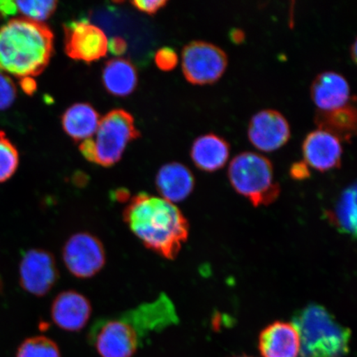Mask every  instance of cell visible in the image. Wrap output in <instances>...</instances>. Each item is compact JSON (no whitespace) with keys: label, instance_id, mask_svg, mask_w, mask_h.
Here are the masks:
<instances>
[{"label":"cell","instance_id":"cell-15","mask_svg":"<svg viewBox=\"0 0 357 357\" xmlns=\"http://www.w3.org/2000/svg\"><path fill=\"white\" fill-rule=\"evenodd\" d=\"M350 93L347 79L334 71L317 75L310 88L312 100L319 111H331L349 104Z\"/></svg>","mask_w":357,"mask_h":357},{"label":"cell","instance_id":"cell-9","mask_svg":"<svg viewBox=\"0 0 357 357\" xmlns=\"http://www.w3.org/2000/svg\"><path fill=\"white\" fill-rule=\"evenodd\" d=\"M20 284L25 291L38 297L46 296L59 280L54 256L43 249H31L22 257Z\"/></svg>","mask_w":357,"mask_h":357},{"label":"cell","instance_id":"cell-32","mask_svg":"<svg viewBox=\"0 0 357 357\" xmlns=\"http://www.w3.org/2000/svg\"><path fill=\"white\" fill-rule=\"evenodd\" d=\"M351 56L352 58V61H356V42H354V44H352V46L351 47Z\"/></svg>","mask_w":357,"mask_h":357},{"label":"cell","instance_id":"cell-12","mask_svg":"<svg viewBox=\"0 0 357 357\" xmlns=\"http://www.w3.org/2000/svg\"><path fill=\"white\" fill-rule=\"evenodd\" d=\"M51 318L58 328L67 332H79L92 314L89 298L75 290L58 294L51 306Z\"/></svg>","mask_w":357,"mask_h":357},{"label":"cell","instance_id":"cell-13","mask_svg":"<svg viewBox=\"0 0 357 357\" xmlns=\"http://www.w3.org/2000/svg\"><path fill=\"white\" fill-rule=\"evenodd\" d=\"M303 159L320 172L341 167L343 149L341 141L333 134L317 129L307 134L302 145Z\"/></svg>","mask_w":357,"mask_h":357},{"label":"cell","instance_id":"cell-23","mask_svg":"<svg viewBox=\"0 0 357 357\" xmlns=\"http://www.w3.org/2000/svg\"><path fill=\"white\" fill-rule=\"evenodd\" d=\"M19 153L16 147L0 132V182L6 181L19 167Z\"/></svg>","mask_w":357,"mask_h":357},{"label":"cell","instance_id":"cell-16","mask_svg":"<svg viewBox=\"0 0 357 357\" xmlns=\"http://www.w3.org/2000/svg\"><path fill=\"white\" fill-rule=\"evenodd\" d=\"M195 176L184 165L172 162L164 165L155 177V186L162 198L172 204L181 202L193 192Z\"/></svg>","mask_w":357,"mask_h":357},{"label":"cell","instance_id":"cell-5","mask_svg":"<svg viewBox=\"0 0 357 357\" xmlns=\"http://www.w3.org/2000/svg\"><path fill=\"white\" fill-rule=\"evenodd\" d=\"M93 135L80 144L79 151L89 162L109 167L121 159L127 145L140 133L128 112L114 109L100 120Z\"/></svg>","mask_w":357,"mask_h":357},{"label":"cell","instance_id":"cell-21","mask_svg":"<svg viewBox=\"0 0 357 357\" xmlns=\"http://www.w3.org/2000/svg\"><path fill=\"white\" fill-rule=\"evenodd\" d=\"M327 218L332 225L342 233L354 236L356 234V188L348 187L341 195L332 209L327 213Z\"/></svg>","mask_w":357,"mask_h":357},{"label":"cell","instance_id":"cell-2","mask_svg":"<svg viewBox=\"0 0 357 357\" xmlns=\"http://www.w3.org/2000/svg\"><path fill=\"white\" fill-rule=\"evenodd\" d=\"M54 36L42 22L8 21L0 28V70L25 78L41 74L51 60Z\"/></svg>","mask_w":357,"mask_h":357},{"label":"cell","instance_id":"cell-18","mask_svg":"<svg viewBox=\"0 0 357 357\" xmlns=\"http://www.w3.org/2000/svg\"><path fill=\"white\" fill-rule=\"evenodd\" d=\"M315 123L321 130L333 134L340 141L350 142L356 133L357 114L351 102L331 111L317 112Z\"/></svg>","mask_w":357,"mask_h":357},{"label":"cell","instance_id":"cell-22","mask_svg":"<svg viewBox=\"0 0 357 357\" xmlns=\"http://www.w3.org/2000/svg\"><path fill=\"white\" fill-rule=\"evenodd\" d=\"M16 357H61L59 347L51 338L36 336L26 339L17 349Z\"/></svg>","mask_w":357,"mask_h":357},{"label":"cell","instance_id":"cell-6","mask_svg":"<svg viewBox=\"0 0 357 357\" xmlns=\"http://www.w3.org/2000/svg\"><path fill=\"white\" fill-rule=\"evenodd\" d=\"M146 335L144 320L133 307L97 320L89 339L101 357H132Z\"/></svg>","mask_w":357,"mask_h":357},{"label":"cell","instance_id":"cell-1","mask_svg":"<svg viewBox=\"0 0 357 357\" xmlns=\"http://www.w3.org/2000/svg\"><path fill=\"white\" fill-rule=\"evenodd\" d=\"M125 223L150 251L174 260L187 242L190 225L180 208L146 193L134 195L125 207Z\"/></svg>","mask_w":357,"mask_h":357},{"label":"cell","instance_id":"cell-20","mask_svg":"<svg viewBox=\"0 0 357 357\" xmlns=\"http://www.w3.org/2000/svg\"><path fill=\"white\" fill-rule=\"evenodd\" d=\"M100 121L97 111L88 104L74 105L62 116V126L75 141H84L93 137Z\"/></svg>","mask_w":357,"mask_h":357},{"label":"cell","instance_id":"cell-33","mask_svg":"<svg viewBox=\"0 0 357 357\" xmlns=\"http://www.w3.org/2000/svg\"><path fill=\"white\" fill-rule=\"evenodd\" d=\"M234 357H254V356H248V355H241V356H234Z\"/></svg>","mask_w":357,"mask_h":357},{"label":"cell","instance_id":"cell-8","mask_svg":"<svg viewBox=\"0 0 357 357\" xmlns=\"http://www.w3.org/2000/svg\"><path fill=\"white\" fill-rule=\"evenodd\" d=\"M62 260L75 278H92L106 264L105 245L96 235L79 231L66 240L62 248Z\"/></svg>","mask_w":357,"mask_h":357},{"label":"cell","instance_id":"cell-28","mask_svg":"<svg viewBox=\"0 0 357 357\" xmlns=\"http://www.w3.org/2000/svg\"><path fill=\"white\" fill-rule=\"evenodd\" d=\"M289 174L290 176L296 181H303L311 176L309 166L305 160L292 164L289 169Z\"/></svg>","mask_w":357,"mask_h":357},{"label":"cell","instance_id":"cell-29","mask_svg":"<svg viewBox=\"0 0 357 357\" xmlns=\"http://www.w3.org/2000/svg\"><path fill=\"white\" fill-rule=\"evenodd\" d=\"M108 50L115 56H121L127 50V43L122 38L115 37L108 43Z\"/></svg>","mask_w":357,"mask_h":357},{"label":"cell","instance_id":"cell-27","mask_svg":"<svg viewBox=\"0 0 357 357\" xmlns=\"http://www.w3.org/2000/svg\"><path fill=\"white\" fill-rule=\"evenodd\" d=\"M167 1L164 0H146V1H133L132 4L134 7L137 8L142 12L149 13V15H154L156 12H158L160 8L167 6Z\"/></svg>","mask_w":357,"mask_h":357},{"label":"cell","instance_id":"cell-11","mask_svg":"<svg viewBox=\"0 0 357 357\" xmlns=\"http://www.w3.org/2000/svg\"><path fill=\"white\" fill-rule=\"evenodd\" d=\"M248 135L256 149L271 153L287 144L291 131L288 120L280 112L263 109L250 120Z\"/></svg>","mask_w":357,"mask_h":357},{"label":"cell","instance_id":"cell-26","mask_svg":"<svg viewBox=\"0 0 357 357\" xmlns=\"http://www.w3.org/2000/svg\"><path fill=\"white\" fill-rule=\"evenodd\" d=\"M155 64L160 70L169 71L176 68L178 64V55L171 47H162L156 53Z\"/></svg>","mask_w":357,"mask_h":357},{"label":"cell","instance_id":"cell-30","mask_svg":"<svg viewBox=\"0 0 357 357\" xmlns=\"http://www.w3.org/2000/svg\"><path fill=\"white\" fill-rule=\"evenodd\" d=\"M21 87L28 95H32L37 89V83L32 77L22 78Z\"/></svg>","mask_w":357,"mask_h":357},{"label":"cell","instance_id":"cell-3","mask_svg":"<svg viewBox=\"0 0 357 357\" xmlns=\"http://www.w3.org/2000/svg\"><path fill=\"white\" fill-rule=\"evenodd\" d=\"M301 339L300 357H344L350 351L351 331L322 305L312 303L293 316Z\"/></svg>","mask_w":357,"mask_h":357},{"label":"cell","instance_id":"cell-19","mask_svg":"<svg viewBox=\"0 0 357 357\" xmlns=\"http://www.w3.org/2000/svg\"><path fill=\"white\" fill-rule=\"evenodd\" d=\"M102 82L107 91L115 96L130 95L137 84V73L130 61L122 58L111 59L102 70Z\"/></svg>","mask_w":357,"mask_h":357},{"label":"cell","instance_id":"cell-25","mask_svg":"<svg viewBox=\"0 0 357 357\" xmlns=\"http://www.w3.org/2000/svg\"><path fill=\"white\" fill-rule=\"evenodd\" d=\"M16 98V88L11 79L0 73V110L11 106Z\"/></svg>","mask_w":357,"mask_h":357},{"label":"cell","instance_id":"cell-24","mask_svg":"<svg viewBox=\"0 0 357 357\" xmlns=\"http://www.w3.org/2000/svg\"><path fill=\"white\" fill-rule=\"evenodd\" d=\"M17 12L20 11L26 20L38 22L46 20L54 13L56 1H16Z\"/></svg>","mask_w":357,"mask_h":357},{"label":"cell","instance_id":"cell-7","mask_svg":"<svg viewBox=\"0 0 357 357\" xmlns=\"http://www.w3.org/2000/svg\"><path fill=\"white\" fill-rule=\"evenodd\" d=\"M182 70L191 84L204 86L218 82L225 74L229 58L220 47L211 43L193 41L182 51Z\"/></svg>","mask_w":357,"mask_h":357},{"label":"cell","instance_id":"cell-10","mask_svg":"<svg viewBox=\"0 0 357 357\" xmlns=\"http://www.w3.org/2000/svg\"><path fill=\"white\" fill-rule=\"evenodd\" d=\"M65 49L71 59L93 62L108 52V39L104 31L89 21L69 22L64 26Z\"/></svg>","mask_w":357,"mask_h":357},{"label":"cell","instance_id":"cell-4","mask_svg":"<svg viewBox=\"0 0 357 357\" xmlns=\"http://www.w3.org/2000/svg\"><path fill=\"white\" fill-rule=\"evenodd\" d=\"M274 172L273 164L266 156L245 151L231 160L227 176L233 188L259 207L279 198L280 186Z\"/></svg>","mask_w":357,"mask_h":357},{"label":"cell","instance_id":"cell-17","mask_svg":"<svg viewBox=\"0 0 357 357\" xmlns=\"http://www.w3.org/2000/svg\"><path fill=\"white\" fill-rule=\"evenodd\" d=\"M190 155L196 167L205 172H214L225 167L229 160L230 145L217 134H204L196 138Z\"/></svg>","mask_w":357,"mask_h":357},{"label":"cell","instance_id":"cell-14","mask_svg":"<svg viewBox=\"0 0 357 357\" xmlns=\"http://www.w3.org/2000/svg\"><path fill=\"white\" fill-rule=\"evenodd\" d=\"M258 349L262 357H298L300 336L292 324L275 321L259 335Z\"/></svg>","mask_w":357,"mask_h":357},{"label":"cell","instance_id":"cell-31","mask_svg":"<svg viewBox=\"0 0 357 357\" xmlns=\"http://www.w3.org/2000/svg\"><path fill=\"white\" fill-rule=\"evenodd\" d=\"M231 41L235 44H241L244 42L245 34L243 30L234 29L230 33Z\"/></svg>","mask_w":357,"mask_h":357}]
</instances>
